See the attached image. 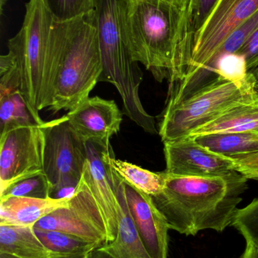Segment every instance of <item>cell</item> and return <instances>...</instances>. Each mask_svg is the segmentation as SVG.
Wrapping results in <instances>:
<instances>
[{
    "mask_svg": "<svg viewBox=\"0 0 258 258\" xmlns=\"http://www.w3.org/2000/svg\"><path fill=\"white\" fill-rule=\"evenodd\" d=\"M126 40L133 60L169 87L186 77L191 60L187 7L167 0H124Z\"/></svg>",
    "mask_w": 258,
    "mask_h": 258,
    "instance_id": "cell-1",
    "label": "cell"
},
{
    "mask_svg": "<svg viewBox=\"0 0 258 258\" xmlns=\"http://www.w3.org/2000/svg\"><path fill=\"white\" fill-rule=\"evenodd\" d=\"M248 180L236 171L225 177L167 173L163 191L151 198L171 230L186 236L204 230L222 233L231 226Z\"/></svg>",
    "mask_w": 258,
    "mask_h": 258,
    "instance_id": "cell-2",
    "label": "cell"
},
{
    "mask_svg": "<svg viewBox=\"0 0 258 258\" xmlns=\"http://www.w3.org/2000/svg\"><path fill=\"white\" fill-rule=\"evenodd\" d=\"M6 56L16 69L20 92L39 123V112L53 102L62 57L60 23L56 22L44 0L26 4L22 27L8 43Z\"/></svg>",
    "mask_w": 258,
    "mask_h": 258,
    "instance_id": "cell-3",
    "label": "cell"
},
{
    "mask_svg": "<svg viewBox=\"0 0 258 258\" xmlns=\"http://www.w3.org/2000/svg\"><path fill=\"white\" fill-rule=\"evenodd\" d=\"M95 14L103 68L99 82L116 88L127 117L145 132L157 135L154 117L147 113L139 97L143 73L127 47L124 0H95Z\"/></svg>",
    "mask_w": 258,
    "mask_h": 258,
    "instance_id": "cell-4",
    "label": "cell"
},
{
    "mask_svg": "<svg viewBox=\"0 0 258 258\" xmlns=\"http://www.w3.org/2000/svg\"><path fill=\"white\" fill-rule=\"evenodd\" d=\"M60 27L62 57L48 109L53 113L70 111L89 98L103 70L95 9L77 19L60 23Z\"/></svg>",
    "mask_w": 258,
    "mask_h": 258,
    "instance_id": "cell-5",
    "label": "cell"
},
{
    "mask_svg": "<svg viewBox=\"0 0 258 258\" xmlns=\"http://www.w3.org/2000/svg\"><path fill=\"white\" fill-rule=\"evenodd\" d=\"M258 10V0H219L192 41L190 64L173 91L183 101L218 80L215 58L230 35Z\"/></svg>",
    "mask_w": 258,
    "mask_h": 258,
    "instance_id": "cell-6",
    "label": "cell"
},
{
    "mask_svg": "<svg viewBox=\"0 0 258 258\" xmlns=\"http://www.w3.org/2000/svg\"><path fill=\"white\" fill-rule=\"evenodd\" d=\"M257 80L252 74L239 83L219 78L188 99L166 105L159 130L164 144L188 138L226 110L254 99Z\"/></svg>",
    "mask_w": 258,
    "mask_h": 258,
    "instance_id": "cell-7",
    "label": "cell"
},
{
    "mask_svg": "<svg viewBox=\"0 0 258 258\" xmlns=\"http://www.w3.org/2000/svg\"><path fill=\"white\" fill-rule=\"evenodd\" d=\"M87 161V147L70 125L66 115L45 122L44 174L50 198L70 200L75 195Z\"/></svg>",
    "mask_w": 258,
    "mask_h": 258,
    "instance_id": "cell-8",
    "label": "cell"
},
{
    "mask_svg": "<svg viewBox=\"0 0 258 258\" xmlns=\"http://www.w3.org/2000/svg\"><path fill=\"white\" fill-rule=\"evenodd\" d=\"M45 122L5 129L0 138V194L44 173Z\"/></svg>",
    "mask_w": 258,
    "mask_h": 258,
    "instance_id": "cell-9",
    "label": "cell"
},
{
    "mask_svg": "<svg viewBox=\"0 0 258 258\" xmlns=\"http://www.w3.org/2000/svg\"><path fill=\"white\" fill-rule=\"evenodd\" d=\"M33 228L71 233L98 246L108 242L101 211L83 177L68 206L48 214L36 223Z\"/></svg>",
    "mask_w": 258,
    "mask_h": 258,
    "instance_id": "cell-10",
    "label": "cell"
},
{
    "mask_svg": "<svg viewBox=\"0 0 258 258\" xmlns=\"http://www.w3.org/2000/svg\"><path fill=\"white\" fill-rule=\"evenodd\" d=\"M166 171L173 175L225 177L236 171L231 158L214 153L193 137L164 144Z\"/></svg>",
    "mask_w": 258,
    "mask_h": 258,
    "instance_id": "cell-11",
    "label": "cell"
},
{
    "mask_svg": "<svg viewBox=\"0 0 258 258\" xmlns=\"http://www.w3.org/2000/svg\"><path fill=\"white\" fill-rule=\"evenodd\" d=\"M122 112L113 100L98 96L88 98L68 111L70 125L85 143L110 148V140L119 132Z\"/></svg>",
    "mask_w": 258,
    "mask_h": 258,
    "instance_id": "cell-12",
    "label": "cell"
},
{
    "mask_svg": "<svg viewBox=\"0 0 258 258\" xmlns=\"http://www.w3.org/2000/svg\"><path fill=\"white\" fill-rule=\"evenodd\" d=\"M87 161L83 171V180L90 189L101 211L107 230L108 242L116 238L120 218V201L113 170L102 158L104 147L86 143ZM107 149V148H106Z\"/></svg>",
    "mask_w": 258,
    "mask_h": 258,
    "instance_id": "cell-13",
    "label": "cell"
},
{
    "mask_svg": "<svg viewBox=\"0 0 258 258\" xmlns=\"http://www.w3.org/2000/svg\"><path fill=\"white\" fill-rule=\"evenodd\" d=\"M122 184L130 217L148 254L152 258H168V231L171 229L165 215L151 196L123 180Z\"/></svg>",
    "mask_w": 258,
    "mask_h": 258,
    "instance_id": "cell-14",
    "label": "cell"
},
{
    "mask_svg": "<svg viewBox=\"0 0 258 258\" xmlns=\"http://www.w3.org/2000/svg\"><path fill=\"white\" fill-rule=\"evenodd\" d=\"M113 173L121 206L118 234L115 240L97 247L86 258H152L141 241L130 217L122 180L114 170Z\"/></svg>",
    "mask_w": 258,
    "mask_h": 258,
    "instance_id": "cell-15",
    "label": "cell"
},
{
    "mask_svg": "<svg viewBox=\"0 0 258 258\" xmlns=\"http://www.w3.org/2000/svg\"><path fill=\"white\" fill-rule=\"evenodd\" d=\"M70 200L22 197L0 198V225L34 226L56 209L68 206Z\"/></svg>",
    "mask_w": 258,
    "mask_h": 258,
    "instance_id": "cell-16",
    "label": "cell"
},
{
    "mask_svg": "<svg viewBox=\"0 0 258 258\" xmlns=\"http://www.w3.org/2000/svg\"><path fill=\"white\" fill-rule=\"evenodd\" d=\"M0 252L20 258H86L56 254L46 248L33 226L0 225Z\"/></svg>",
    "mask_w": 258,
    "mask_h": 258,
    "instance_id": "cell-17",
    "label": "cell"
},
{
    "mask_svg": "<svg viewBox=\"0 0 258 258\" xmlns=\"http://www.w3.org/2000/svg\"><path fill=\"white\" fill-rule=\"evenodd\" d=\"M258 132V95L241 103L194 131L190 136L211 134Z\"/></svg>",
    "mask_w": 258,
    "mask_h": 258,
    "instance_id": "cell-18",
    "label": "cell"
},
{
    "mask_svg": "<svg viewBox=\"0 0 258 258\" xmlns=\"http://www.w3.org/2000/svg\"><path fill=\"white\" fill-rule=\"evenodd\" d=\"M102 158L105 162L127 184L151 197L159 195L163 191L167 178L165 171L154 172L127 161L116 159L112 147L103 150Z\"/></svg>",
    "mask_w": 258,
    "mask_h": 258,
    "instance_id": "cell-19",
    "label": "cell"
},
{
    "mask_svg": "<svg viewBox=\"0 0 258 258\" xmlns=\"http://www.w3.org/2000/svg\"><path fill=\"white\" fill-rule=\"evenodd\" d=\"M193 138L210 151L227 157L258 151V132L211 134Z\"/></svg>",
    "mask_w": 258,
    "mask_h": 258,
    "instance_id": "cell-20",
    "label": "cell"
},
{
    "mask_svg": "<svg viewBox=\"0 0 258 258\" xmlns=\"http://www.w3.org/2000/svg\"><path fill=\"white\" fill-rule=\"evenodd\" d=\"M33 230L42 244L56 254L85 257L98 247L90 241L71 233L40 229Z\"/></svg>",
    "mask_w": 258,
    "mask_h": 258,
    "instance_id": "cell-21",
    "label": "cell"
},
{
    "mask_svg": "<svg viewBox=\"0 0 258 258\" xmlns=\"http://www.w3.org/2000/svg\"><path fill=\"white\" fill-rule=\"evenodd\" d=\"M39 123L20 92L0 95V128Z\"/></svg>",
    "mask_w": 258,
    "mask_h": 258,
    "instance_id": "cell-22",
    "label": "cell"
},
{
    "mask_svg": "<svg viewBox=\"0 0 258 258\" xmlns=\"http://www.w3.org/2000/svg\"><path fill=\"white\" fill-rule=\"evenodd\" d=\"M56 22L77 19L95 9V0H44Z\"/></svg>",
    "mask_w": 258,
    "mask_h": 258,
    "instance_id": "cell-23",
    "label": "cell"
},
{
    "mask_svg": "<svg viewBox=\"0 0 258 258\" xmlns=\"http://www.w3.org/2000/svg\"><path fill=\"white\" fill-rule=\"evenodd\" d=\"M51 186L44 173L20 180L11 185L0 198L10 197H30V198H50Z\"/></svg>",
    "mask_w": 258,
    "mask_h": 258,
    "instance_id": "cell-24",
    "label": "cell"
},
{
    "mask_svg": "<svg viewBox=\"0 0 258 258\" xmlns=\"http://www.w3.org/2000/svg\"><path fill=\"white\" fill-rule=\"evenodd\" d=\"M231 226L241 233L246 242L258 247V198L243 209H238Z\"/></svg>",
    "mask_w": 258,
    "mask_h": 258,
    "instance_id": "cell-25",
    "label": "cell"
},
{
    "mask_svg": "<svg viewBox=\"0 0 258 258\" xmlns=\"http://www.w3.org/2000/svg\"><path fill=\"white\" fill-rule=\"evenodd\" d=\"M218 1L219 0L189 1V5L187 6V42L191 57L194 36L204 25Z\"/></svg>",
    "mask_w": 258,
    "mask_h": 258,
    "instance_id": "cell-26",
    "label": "cell"
},
{
    "mask_svg": "<svg viewBox=\"0 0 258 258\" xmlns=\"http://www.w3.org/2000/svg\"><path fill=\"white\" fill-rule=\"evenodd\" d=\"M215 74L218 78L239 83L245 80L249 74L243 56L239 54H228L218 59Z\"/></svg>",
    "mask_w": 258,
    "mask_h": 258,
    "instance_id": "cell-27",
    "label": "cell"
},
{
    "mask_svg": "<svg viewBox=\"0 0 258 258\" xmlns=\"http://www.w3.org/2000/svg\"><path fill=\"white\" fill-rule=\"evenodd\" d=\"M236 171L246 178L258 181V151L249 154L231 156Z\"/></svg>",
    "mask_w": 258,
    "mask_h": 258,
    "instance_id": "cell-28",
    "label": "cell"
},
{
    "mask_svg": "<svg viewBox=\"0 0 258 258\" xmlns=\"http://www.w3.org/2000/svg\"><path fill=\"white\" fill-rule=\"evenodd\" d=\"M237 54L245 57L248 74H254L258 80V28L248 37Z\"/></svg>",
    "mask_w": 258,
    "mask_h": 258,
    "instance_id": "cell-29",
    "label": "cell"
},
{
    "mask_svg": "<svg viewBox=\"0 0 258 258\" xmlns=\"http://www.w3.org/2000/svg\"><path fill=\"white\" fill-rule=\"evenodd\" d=\"M241 258H258V247L246 242V248Z\"/></svg>",
    "mask_w": 258,
    "mask_h": 258,
    "instance_id": "cell-30",
    "label": "cell"
},
{
    "mask_svg": "<svg viewBox=\"0 0 258 258\" xmlns=\"http://www.w3.org/2000/svg\"><path fill=\"white\" fill-rule=\"evenodd\" d=\"M167 1L171 2V3H175L178 6H182V7H187L189 5V0H167Z\"/></svg>",
    "mask_w": 258,
    "mask_h": 258,
    "instance_id": "cell-31",
    "label": "cell"
},
{
    "mask_svg": "<svg viewBox=\"0 0 258 258\" xmlns=\"http://www.w3.org/2000/svg\"><path fill=\"white\" fill-rule=\"evenodd\" d=\"M0 258H20L13 254H8V253L0 252Z\"/></svg>",
    "mask_w": 258,
    "mask_h": 258,
    "instance_id": "cell-32",
    "label": "cell"
},
{
    "mask_svg": "<svg viewBox=\"0 0 258 258\" xmlns=\"http://www.w3.org/2000/svg\"><path fill=\"white\" fill-rule=\"evenodd\" d=\"M6 3V0H1V14L3 12V7H4L5 3Z\"/></svg>",
    "mask_w": 258,
    "mask_h": 258,
    "instance_id": "cell-33",
    "label": "cell"
},
{
    "mask_svg": "<svg viewBox=\"0 0 258 258\" xmlns=\"http://www.w3.org/2000/svg\"><path fill=\"white\" fill-rule=\"evenodd\" d=\"M255 91H256V93H257V95H258V80L257 81V83H256V85H255Z\"/></svg>",
    "mask_w": 258,
    "mask_h": 258,
    "instance_id": "cell-34",
    "label": "cell"
},
{
    "mask_svg": "<svg viewBox=\"0 0 258 258\" xmlns=\"http://www.w3.org/2000/svg\"><path fill=\"white\" fill-rule=\"evenodd\" d=\"M86 257H87V256H86Z\"/></svg>",
    "mask_w": 258,
    "mask_h": 258,
    "instance_id": "cell-35",
    "label": "cell"
}]
</instances>
